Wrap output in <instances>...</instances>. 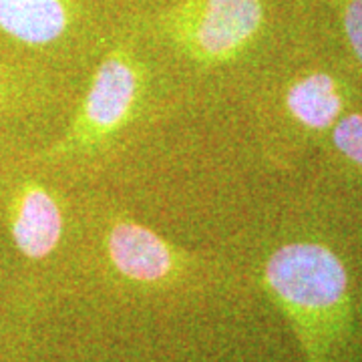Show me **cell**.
<instances>
[{"label": "cell", "mask_w": 362, "mask_h": 362, "mask_svg": "<svg viewBox=\"0 0 362 362\" xmlns=\"http://www.w3.org/2000/svg\"><path fill=\"white\" fill-rule=\"evenodd\" d=\"M63 230L65 220L59 199L37 181L21 183L11 199V233L21 254L30 259L51 256Z\"/></svg>", "instance_id": "5b68a950"}, {"label": "cell", "mask_w": 362, "mask_h": 362, "mask_svg": "<svg viewBox=\"0 0 362 362\" xmlns=\"http://www.w3.org/2000/svg\"><path fill=\"white\" fill-rule=\"evenodd\" d=\"M141 66L127 47H115L97 66L73 123L42 159H69L101 149L131 119L141 101Z\"/></svg>", "instance_id": "7a4b0ae2"}, {"label": "cell", "mask_w": 362, "mask_h": 362, "mask_svg": "<svg viewBox=\"0 0 362 362\" xmlns=\"http://www.w3.org/2000/svg\"><path fill=\"white\" fill-rule=\"evenodd\" d=\"M262 0H181L159 18L175 49L202 66L235 61L258 37Z\"/></svg>", "instance_id": "3957f363"}, {"label": "cell", "mask_w": 362, "mask_h": 362, "mask_svg": "<svg viewBox=\"0 0 362 362\" xmlns=\"http://www.w3.org/2000/svg\"><path fill=\"white\" fill-rule=\"evenodd\" d=\"M2 95H4V87H2V83H0V99H2Z\"/></svg>", "instance_id": "30bf717a"}, {"label": "cell", "mask_w": 362, "mask_h": 362, "mask_svg": "<svg viewBox=\"0 0 362 362\" xmlns=\"http://www.w3.org/2000/svg\"><path fill=\"white\" fill-rule=\"evenodd\" d=\"M264 282L296 324L312 362H324L346 302L349 278L342 262L320 244H288L266 264Z\"/></svg>", "instance_id": "6da1fadb"}, {"label": "cell", "mask_w": 362, "mask_h": 362, "mask_svg": "<svg viewBox=\"0 0 362 362\" xmlns=\"http://www.w3.org/2000/svg\"><path fill=\"white\" fill-rule=\"evenodd\" d=\"M332 139L342 156L362 168V115L352 113L337 121Z\"/></svg>", "instance_id": "ba28073f"}, {"label": "cell", "mask_w": 362, "mask_h": 362, "mask_svg": "<svg viewBox=\"0 0 362 362\" xmlns=\"http://www.w3.org/2000/svg\"><path fill=\"white\" fill-rule=\"evenodd\" d=\"M344 30L354 49L358 61L362 63V0H349L344 6Z\"/></svg>", "instance_id": "9c48e42d"}, {"label": "cell", "mask_w": 362, "mask_h": 362, "mask_svg": "<svg viewBox=\"0 0 362 362\" xmlns=\"http://www.w3.org/2000/svg\"><path fill=\"white\" fill-rule=\"evenodd\" d=\"M286 105L298 123L308 129L324 131L337 123L344 101L334 78L326 73H312L290 87Z\"/></svg>", "instance_id": "52a82bcc"}, {"label": "cell", "mask_w": 362, "mask_h": 362, "mask_svg": "<svg viewBox=\"0 0 362 362\" xmlns=\"http://www.w3.org/2000/svg\"><path fill=\"white\" fill-rule=\"evenodd\" d=\"M69 26L65 0H0V30L25 45H49Z\"/></svg>", "instance_id": "8992f818"}, {"label": "cell", "mask_w": 362, "mask_h": 362, "mask_svg": "<svg viewBox=\"0 0 362 362\" xmlns=\"http://www.w3.org/2000/svg\"><path fill=\"white\" fill-rule=\"evenodd\" d=\"M107 256L123 278L161 284L183 268L185 256L165 238L139 221L117 218L107 230Z\"/></svg>", "instance_id": "277c9868"}]
</instances>
